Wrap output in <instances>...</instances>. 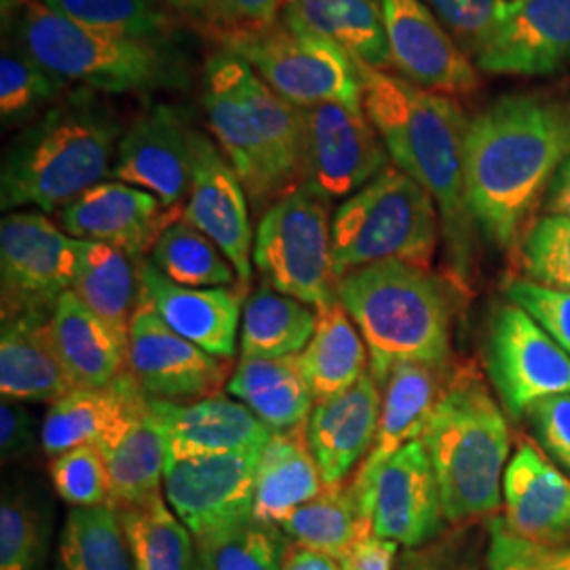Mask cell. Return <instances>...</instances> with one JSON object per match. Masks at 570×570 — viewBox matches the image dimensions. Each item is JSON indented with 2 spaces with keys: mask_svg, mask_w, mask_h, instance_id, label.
I'll return each instance as SVG.
<instances>
[{
  "mask_svg": "<svg viewBox=\"0 0 570 570\" xmlns=\"http://www.w3.org/2000/svg\"><path fill=\"white\" fill-rule=\"evenodd\" d=\"M570 155V100L508 94L469 119L465 188L478 230L499 249L520 244Z\"/></svg>",
  "mask_w": 570,
  "mask_h": 570,
  "instance_id": "6da1fadb",
  "label": "cell"
},
{
  "mask_svg": "<svg viewBox=\"0 0 570 570\" xmlns=\"http://www.w3.org/2000/svg\"><path fill=\"white\" fill-rule=\"evenodd\" d=\"M357 68L366 115L387 146L391 161L421 184L438 205L452 277L465 292L475 265L478 235L465 188L469 117L456 98L423 89L389 70L366 63Z\"/></svg>",
  "mask_w": 570,
  "mask_h": 570,
  "instance_id": "7a4b0ae2",
  "label": "cell"
},
{
  "mask_svg": "<svg viewBox=\"0 0 570 570\" xmlns=\"http://www.w3.org/2000/svg\"><path fill=\"white\" fill-rule=\"evenodd\" d=\"M202 104L214 140L261 216L303 184V115L247 61L218 47L205 60Z\"/></svg>",
  "mask_w": 570,
  "mask_h": 570,
  "instance_id": "3957f363",
  "label": "cell"
},
{
  "mask_svg": "<svg viewBox=\"0 0 570 570\" xmlns=\"http://www.w3.org/2000/svg\"><path fill=\"white\" fill-rule=\"evenodd\" d=\"M122 134L119 115L98 91H70L7 146L0 169L2 209L61 212L112 176Z\"/></svg>",
  "mask_w": 570,
  "mask_h": 570,
  "instance_id": "277c9868",
  "label": "cell"
},
{
  "mask_svg": "<svg viewBox=\"0 0 570 570\" xmlns=\"http://www.w3.org/2000/svg\"><path fill=\"white\" fill-rule=\"evenodd\" d=\"M336 296L362 332L379 387L406 362L449 370L452 287L431 268L400 261L362 266L338 277Z\"/></svg>",
  "mask_w": 570,
  "mask_h": 570,
  "instance_id": "5b68a950",
  "label": "cell"
},
{
  "mask_svg": "<svg viewBox=\"0 0 570 570\" xmlns=\"http://www.w3.org/2000/svg\"><path fill=\"white\" fill-rule=\"evenodd\" d=\"M450 524H469L501 505V480L510 459L505 414L473 367H461L423 431Z\"/></svg>",
  "mask_w": 570,
  "mask_h": 570,
  "instance_id": "8992f818",
  "label": "cell"
},
{
  "mask_svg": "<svg viewBox=\"0 0 570 570\" xmlns=\"http://www.w3.org/2000/svg\"><path fill=\"white\" fill-rule=\"evenodd\" d=\"M11 37L66 82L98 94H150L178 87L184 63L165 41L87 28L30 0L11 18Z\"/></svg>",
  "mask_w": 570,
  "mask_h": 570,
  "instance_id": "52a82bcc",
  "label": "cell"
},
{
  "mask_svg": "<svg viewBox=\"0 0 570 570\" xmlns=\"http://www.w3.org/2000/svg\"><path fill=\"white\" fill-rule=\"evenodd\" d=\"M442 218L428 190L397 165L351 195L332 218L334 273L385 261L431 268Z\"/></svg>",
  "mask_w": 570,
  "mask_h": 570,
  "instance_id": "ba28073f",
  "label": "cell"
},
{
  "mask_svg": "<svg viewBox=\"0 0 570 570\" xmlns=\"http://www.w3.org/2000/svg\"><path fill=\"white\" fill-rule=\"evenodd\" d=\"M218 47L247 61L263 81L298 110L341 102L364 108V82L355 60L332 42L287 28L282 20L261 30H233Z\"/></svg>",
  "mask_w": 570,
  "mask_h": 570,
  "instance_id": "9c48e42d",
  "label": "cell"
},
{
  "mask_svg": "<svg viewBox=\"0 0 570 570\" xmlns=\"http://www.w3.org/2000/svg\"><path fill=\"white\" fill-rule=\"evenodd\" d=\"M265 284L317 311L338 301L326 202L303 186L266 207L254 239Z\"/></svg>",
  "mask_w": 570,
  "mask_h": 570,
  "instance_id": "30bf717a",
  "label": "cell"
},
{
  "mask_svg": "<svg viewBox=\"0 0 570 570\" xmlns=\"http://www.w3.org/2000/svg\"><path fill=\"white\" fill-rule=\"evenodd\" d=\"M81 242L39 209L11 212L0 223L2 317L51 313L72 289Z\"/></svg>",
  "mask_w": 570,
  "mask_h": 570,
  "instance_id": "8fae6325",
  "label": "cell"
},
{
  "mask_svg": "<svg viewBox=\"0 0 570 570\" xmlns=\"http://www.w3.org/2000/svg\"><path fill=\"white\" fill-rule=\"evenodd\" d=\"M301 115L305 131L301 186L322 202L348 199L393 165L366 108L326 102Z\"/></svg>",
  "mask_w": 570,
  "mask_h": 570,
  "instance_id": "7c38bea8",
  "label": "cell"
},
{
  "mask_svg": "<svg viewBox=\"0 0 570 570\" xmlns=\"http://www.w3.org/2000/svg\"><path fill=\"white\" fill-rule=\"evenodd\" d=\"M487 370L511 421L546 397L570 393L569 353L513 303L490 320Z\"/></svg>",
  "mask_w": 570,
  "mask_h": 570,
  "instance_id": "4fadbf2b",
  "label": "cell"
},
{
  "mask_svg": "<svg viewBox=\"0 0 570 570\" xmlns=\"http://www.w3.org/2000/svg\"><path fill=\"white\" fill-rule=\"evenodd\" d=\"M261 452L242 450L183 461L167 459L165 501L195 541L252 518Z\"/></svg>",
  "mask_w": 570,
  "mask_h": 570,
  "instance_id": "5bb4252c",
  "label": "cell"
},
{
  "mask_svg": "<svg viewBox=\"0 0 570 570\" xmlns=\"http://www.w3.org/2000/svg\"><path fill=\"white\" fill-rule=\"evenodd\" d=\"M127 374L148 400L195 402L225 387L228 362L176 334L140 298L129 326Z\"/></svg>",
  "mask_w": 570,
  "mask_h": 570,
  "instance_id": "9a60e30c",
  "label": "cell"
},
{
  "mask_svg": "<svg viewBox=\"0 0 570 570\" xmlns=\"http://www.w3.org/2000/svg\"><path fill=\"white\" fill-rule=\"evenodd\" d=\"M353 492L372 532L397 546L421 548L444 529L440 487L423 440L395 452L364 489Z\"/></svg>",
  "mask_w": 570,
  "mask_h": 570,
  "instance_id": "2e32d148",
  "label": "cell"
},
{
  "mask_svg": "<svg viewBox=\"0 0 570 570\" xmlns=\"http://www.w3.org/2000/svg\"><path fill=\"white\" fill-rule=\"evenodd\" d=\"M193 131L180 108L150 106L125 129L110 178L148 190L183 214L193 184Z\"/></svg>",
  "mask_w": 570,
  "mask_h": 570,
  "instance_id": "e0dca14e",
  "label": "cell"
},
{
  "mask_svg": "<svg viewBox=\"0 0 570 570\" xmlns=\"http://www.w3.org/2000/svg\"><path fill=\"white\" fill-rule=\"evenodd\" d=\"M183 220L202 230L235 266L242 289L252 284L254 239L249 199L235 167L204 131H193V184Z\"/></svg>",
  "mask_w": 570,
  "mask_h": 570,
  "instance_id": "ac0fdd59",
  "label": "cell"
},
{
  "mask_svg": "<svg viewBox=\"0 0 570 570\" xmlns=\"http://www.w3.org/2000/svg\"><path fill=\"white\" fill-rule=\"evenodd\" d=\"M570 61V0H505L475 68L494 77H550Z\"/></svg>",
  "mask_w": 570,
  "mask_h": 570,
  "instance_id": "d6986e66",
  "label": "cell"
},
{
  "mask_svg": "<svg viewBox=\"0 0 570 570\" xmlns=\"http://www.w3.org/2000/svg\"><path fill=\"white\" fill-rule=\"evenodd\" d=\"M376 2L393 63L404 79L450 98H465L480 89L475 63L450 39L423 0Z\"/></svg>",
  "mask_w": 570,
  "mask_h": 570,
  "instance_id": "ffe728a7",
  "label": "cell"
},
{
  "mask_svg": "<svg viewBox=\"0 0 570 570\" xmlns=\"http://www.w3.org/2000/svg\"><path fill=\"white\" fill-rule=\"evenodd\" d=\"M180 212H169L155 195L131 184L104 180L60 212V226L81 242L112 245L142 261Z\"/></svg>",
  "mask_w": 570,
  "mask_h": 570,
  "instance_id": "44dd1931",
  "label": "cell"
},
{
  "mask_svg": "<svg viewBox=\"0 0 570 570\" xmlns=\"http://www.w3.org/2000/svg\"><path fill=\"white\" fill-rule=\"evenodd\" d=\"M140 298L186 341L209 355L230 360L242 326V287H183L165 277L150 261H140Z\"/></svg>",
  "mask_w": 570,
  "mask_h": 570,
  "instance_id": "7402d4cb",
  "label": "cell"
},
{
  "mask_svg": "<svg viewBox=\"0 0 570 570\" xmlns=\"http://www.w3.org/2000/svg\"><path fill=\"white\" fill-rule=\"evenodd\" d=\"M381 406V387L370 372L343 393L315 402L306 438L326 489L343 487L353 469L364 463L379 433Z\"/></svg>",
  "mask_w": 570,
  "mask_h": 570,
  "instance_id": "603a6c76",
  "label": "cell"
},
{
  "mask_svg": "<svg viewBox=\"0 0 570 570\" xmlns=\"http://www.w3.org/2000/svg\"><path fill=\"white\" fill-rule=\"evenodd\" d=\"M148 406L164 429L169 461L263 450L273 435L249 407L220 393L195 402L148 400Z\"/></svg>",
  "mask_w": 570,
  "mask_h": 570,
  "instance_id": "cb8c5ba5",
  "label": "cell"
},
{
  "mask_svg": "<svg viewBox=\"0 0 570 570\" xmlns=\"http://www.w3.org/2000/svg\"><path fill=\"white\" fill-rule=\"evenodd\" d=\"M148 407L129 374L110 387L75 389L53 402L41 428V446L49 456L79 446L108 449L129 423Z\"/></svg>",
  "mask_w": 570,
  "mask_h": 570,
  "instance_id": "d4e9b609",
  "label": "cell"
},
{
  "mask_svg": "<svg viewBox=\"0 0 570 570\" xmlns=\"http://www.w3.org/2000/svg\"><path fill=\"white\" fill-rule=\"evenodd\" d=\"M505 522L539 543H570V478L553 468L543 450L522 442L503 475Z\"/></svg>",
  "mask_w": 570,
  "mask_h": 570,
  "instance_id": "484cf974",
  "label": "cell"
},
{
  "mask_svg": "<svg viewBox=\"0 0 570 570\" xmlns=\"http://www.w3.org/2000/svg\"><path fill=\"white\" fill-rule=\"evenodd\" d=\"M51 313L23 311L2 317L0 391L11 402H58L75 385L61 366L49 327Z\"/></svg>",
  "mask_w": 570,
  "mask_h": 570,
  "instance_id": "4316f807",
  "label": "cell"
},
{
  "mask_svg": "<svg viewBox=\"0 0 570 570\" xmlns=\"http://www.w3.org/2000/svg\"><path fill=\"white\" fill-rule=\"evenodd\" d=\"M444 374L446 370L442 367L412 362L391 370L383 385V406L374 446L351 480V489H364L395 452L423 438L429 416L446 385Z\"/></svg>",
  "mask_w": 570,
  "mask_h": 570,
  "instance_id": "83f0119b",
  "label": "cell"
},
{
  "mask_svg": "<svg viewBox=\"0 0 570 570\" xmlns=\"http://www.w3.org/2000/svg\"><path fill=\"white\" fill-rule=\"evenodd\" d=\"M49 327L75 389L110 387L127 374L125 346L72 292H66L51 311Z\"/></svg>",
  "mask_w": 570,
  "mask_h": 570,
  "instance_id": "f1b7e54d",
  "label": "cell"
},
{
  "mask_svg": "<svg viewBox=\"0 0 570 570\" xmlns=\"http://www.w3.org/2000/svg\"><path fill=\"white\" fill-rule=\"evenodd\" d=\"M282 23L341 47L357 63L395 68L376 0H285Z\"/></svg>",
  "mask_w": 570,
  "mask_h": 570,
  "instance_id": "f546056e",
  "label": "cell"
},
{
  "mask_svg": "<svg viewBox=\"0 0 570 570\" xmlns=\"http://www.w3.org/2000/svg\"><path fill=\"white\" fill-rule=\"evenodd\" d=\"M324 489L317 461L308 446L306 425L277 431L261 452L252 518L279 529L285 518Z\"/></svg>",
  "mask_w": 570,
  "mask_h": 570,
  "instance_id": "4dcf8cb0",
  "label": "cell"
},
{
  "mask_svg": "<svg viewBox=\"0 0 570 570\" xmlns=\"http://www.w3.org/2000/svg\"><path fill=\"white\" fill-rule=\"evenodd\" d=\"M230 397L249 407L273 433L306 425L313 395L298 357H242L226 383Z\"/></svg>",
  "mask_w": 570,
  "mask_h": 570,
  "instance_id": "1f68e13d",
  "label": "cell"
},
{
  "mask_svg": "<svg viewBox=\"0 0 570 570\" xmlns=\"http://www.w3.org/2000/svg\"><path fill=\"white\" fill-rule=\"evenodd\" d=\"M81 242V239H79ZM140 261L112 245L81 242L72 294L94 311L127 351L129 326L140 303Z\"/></svg>",
  "mask_w": 570,
  "mask_h": 570,
  "instance_id": "d6a6232c",
  "label": "cell"
},
{
  "mask_svg": "<svg viewBox=\"0 0 570 570\" xmlns=\"http://www.w3.org/2000/svg\"><path fill=\"white\" fill-rule=\"evenodd\" d=\"M296 357L313 400L324 402L353 387L366 374L370 353L362 332L336 301L317 311L315 334Z\"/></svg>",
  "mask_w": 570,
  "mask_h": 570,
  "instance_id": "836d02e7",
  "label": "cell"
},
{
  "mask_svg": "<svg viewBox=\"0 0 570 570\" xmlns=\"http://www.w3.org/2000/svg\"><path fill=\"white\" fill-rule=\"evenodd\" d=\"M102 454L110 478V505L115 510L136 508L161 497L167 442L150 406Z\"/></svg>",
  "mask_w": 570,
  "mask_h": 570,
  "instance_id": "e575fe53",
  "label": "cell"
},
{
  "mask_svg": "<svg viewBox=\"0 0 570 570\" xmlns=\"http://www.w3.org/2000/svg\"><path fill=\"white\" fill-rule=\"evenodd\" d=\"M317 327V308L265 284L249 294L242 315V357H294Z\"/></svg>",
  "mask_w": 570,
  "mask_h": 570,
  "instance_id": "d590c367",
  "label": "cell"
},
{
  "mask_svg": "<svg viewBox=\"0 0 570 570\" xmlns=\"http://www.w3.org/2000/svg\"><path fill=\"white\" fill-rule=\"evenodd\" d=\"M279 529L301 548L343 560L360 539L372 532V524L357 494L343 484L324 489L313 501L285 518Z\"/></svg>",
  "mask_w": 570,
  "mask_h": 570,
  "instance_id": "8d00e7d4",
  "label": "cell"
},
{
  "mask_svg": "<svg viewBox=\"0 0 570 570\" xmlns=\"http://www.w3.org/2000/svg\"><path fill=\"white\" fill-rule=\"evenodd\" d=\"M117 511L136 570H193V534L164 497Z\"/></svg>",
  "mask_w": 570,
  "mask_h": 570,
  "instance_id": "74e56055",
  "label": "cell"
},
{
  "mask_svg": "<svg viewBox=\"0 0 570 570\" xmlns=\"http://www.w3.org/2000/svg\"><path fill=\"white\" fill-rule=\"evenodd\" d=\"M153 265L183 287H242L223 249L183 218L174 220L150 249Z\"/></svg>",
  "mask_w": 570,
  "mask_h": 570,
  "instance_id": "f35d334b",
  "label": "cell"
},
{
  "mask_svg": "<svg viewBox=\"0 0 570 570\" xmlns=\"http://www.w3.org/2000/svg\"><path fill=\"white\" fill-rule=\"evenodd\" d=\"M61 570H136L112 505L75 508L60 537Z\"/></svg>",
  "mask_w": 570,
  "mask_h": 570,
  "instance_id": "ab89813d",
  "label": "cell"
},
{
  "mask_svg": "<svg viewBox=\"0 0 570 570\" xmlns=\"http://www.w3.org/2000/svg\"><path fill=\"white\" fill-rule=\"evenodd\" d=\"M66 81L9 35L0 56V119L13 129L30 125L63 98Z\"/></svg>",
  "mask_w": 570,
  "mask_h": 570,
  "instance_id": "60d3db41",
  "label": "cell"
},
{
  "mask_svg": "<svg viewBox=\"0 0 570 570\" xmlns=\"http://www.w3.org/2000/svg\"><path fill=\"white\" fill-rule=\"evenodd\" d=\"M282 529L254 518L197 541L193 570H284Z\"/></svg>",
  "mask_w": 570,
  "mask_h": 570,
  "instance_id": "b9f144b4",
  "label": "cell"
},
{
  "mask_svg": "<svg viewBox=\"0 0 570 570\" xmlns=\"http://www.w3.org/2000/svg\"><path fill=\"white\" fill-rule=\"evenodd\" d=\"M51 11L75 23L131 39L165 41L171 16L161 0H42Z\"/></svg>",
  "mask_w": 570,
  "mask_h": 570,
  "instance_id": "7bdbcfd3",
  "label": "cell"
},
{
  "mask_svg": "<svg viewBox=\"0 0 570 570\" xmlns=\"http://www.w3.org/2000/svg\"><path fill=\"white\" fill-rule=\"evenodd\" d=\"M520 266L532 284L570 292V218L546 214L530 223L520 244Z\"/></svg>",
  "mask_w": 570,
  "mask_h": 570,
  "instance_id": "ee69618b",
  "label": "cell"
},
{
  "mask_svg": "<svg viewBox=\"0 0 570 570\" xmlns=\"http://www.w3.org/2000/svg\"><path fill=\"white\" fill-rule=\"evenodd\" d=\"M47 529L41 511L21 494H4L0 505V570H41Z\"/></svg>",
  "mask_w": 570,
  "mask_h": 570,
  "instance_id": "f6af8a7d",
  "label": "cell"
},
{
  "mask_svg": "<svg viewBox=\"0 0 570 570\" xmlns=\"http://www.w3.org/2000/svg\"><path fill=\"white\" fill-rule=\"evenodd\" d=\"M53 489L72 508L110 505V478L104 454L96 446H79L51 456Z\"/></svg>",
  "mask_w": 570,
  "mask_h": 570,
  "instance_id": "bcb514c9",
  "label": "cell"
},
{
  "mask_svg": "<svg viewBox=\"0 0 570 570\" xmlns=\"http://www.w3.org/2000/svg\"><path fill=\"white\" fill-rule=\"evenodd\" d=\"M487 570H570V543L530 541L510 529L505 518H492Z\"/></svg>",
  "mask_w": 570,
  "mask_h": 570,
  "instance_id": "7dc6e473",
  "label": "cell"
},
{
  "mask_svg": "<svg viewBox=\"0 0 570 570\" xmlns=\"http://www.w3.org/2000/svg\"><path fill=\"white\" fill-rule=\"evenodd\" d=\"M456 47L475 60L490 37L505 0H423Z\"/></svg>",
  "mask_w": 570,
  "mask_h": 570,
  "instance_id": "c3c4849f",
  "label": "cell"
},
{
  "mask_svg": "<svg viewBox=\"0 0 570 570\" xmlns=\"http://www.w3.org/2000/svg\"><path fill=\"white\" fill-rule=\"evenodd\" d=\"M505 296L524 308L570 355V292L543 287L529 279H511Z\"/></svg>",
  "mask_w": 570,
  "mask_h": 570,
  "instance_id": "681fc988",
  "label": "cell"
},
{
  "mask_svg": "<svg viewBox=\"0 0 570 570\" xmlns=\"http://www.w3.org/2000/svg\"><path fill=\"white\" fill-rule=\"evenodd\" d=\"M527 416L541 450L570 473V393L537 402Z\"/></svg>",
  "mask_w": 570,
  "mask_h": 570,
  "instance_id": "f907efd6",
  "label": "cell"
},
{
  "mask_svg": "<svg viewBox=\"0 0 570 570\" xmlns=\"http://www.w3.org/2000/svg\"><path fill=\"white\" fill-rule=\"evenodd\" d=\"M37 428L35 416L20 402L2 400L0 406V454L2 461L18 459L35 449Z\"/></svg>",
  "mask_w": 570,
  "mask_h": 570,
  "instance_id": "816d5d0a",
  "label": "cell"
},
{
  "mask_svg": "<svg viewBox=\"0 0 570 570\" xmlns=\"http://www.w3.org/2000/svg\"><path fill=\"white\" fill-rule=\"evenodd\" d=\"M284 4L285 0H223V28L218 35L275 26L282 20Z\"/></svg>",
  "mask_w": 570,
  "mask_h": 570,
  "instance_id": "f5cc1de1",
  "label": "cell"
},
{
  "mask_svg": "<svg viewBox=\"0 0 570 570\" xmlns=\"http://www.w3.org/2000/svg\"><path fill=\"white\" fill-rule=\"evenodd\" d=\"M397 556V543L374 532L360 539L341 560L345 570H393Z\"/></svg>",
  "mask_w": 570,
  "mask_h": 570,
  "instance_id": "db71d44e",
  "label": "cell"
},
{
  "mask_svg": "<svg viewBox=\"0 0 570 570\" xmlns=\"http://www.w3.org/2000/svg\"><path fill=\"white\" fill-rule=\"evenodd\" d=\"M164 4L174 16L212 32L214 37L223 28V0H164Z\"/></svg>",
  "mask_w": 570,
  "mask_h": 570,
  "instance_id": "11a10c76",
  "label": "cell"
},
{
  "mask_svg": "<svg viewBox=\"0 0 570 570\" xmlns=\"http://www.w3.org/2000/svg\"><path fill=\"white\" fill-rule=\"evenodd\" d=\"M543 209L546 214H558V216L570 218V155L567 161L560 165V169L551 180L548 195L543 199Z\"/></svg>",
  "mask_w": 570,
  "mask_h": 570,
  "instance_id": "9f6ffc18",
  "label": "cell"
},
{
  "mask_svg": "<svg viewBox=\"0 0 570 570\" xmlns=\"http://www.w3.org/2000/svg\"><path fill=\"white\" fill-rule=\"evenodd\" d=\"M284 570H345V567L341 560H336L327 553L296 546V548H287Z\"/></svg>",
  "mask_w": 570,
  "mask_h": 570,
  "instance_id": "6f0895ef",
  "label": "cell"
},
{
  "mask_svg": "<svg viewBox=\"0 0 570 570\" xmlns=\"http://www.w3.org/2000/svg\"><path fill=\"white\" fill-rule=\"evenodd\" d=\"M26 2L30 0H0V9H2V21L9 20L18 9H21Z\"/></svg>",
  "mask_w": 570,
  "mask_h": 570,
  "instance_id": "680465c9",
  "label": "cell"
}]
</instances>
